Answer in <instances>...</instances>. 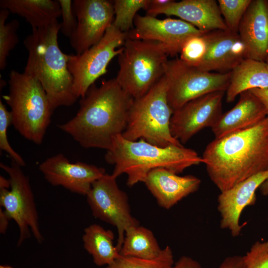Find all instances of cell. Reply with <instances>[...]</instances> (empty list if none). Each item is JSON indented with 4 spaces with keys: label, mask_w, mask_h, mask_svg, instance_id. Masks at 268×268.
Listing matches in <instances>:
<instances>
[{
    "label": "cell",
    "mask_w": 268,
    "mask_h": 268,
    "mask_svg": "<svg viewBox=\"0 0 268 268\" xmlns=\"http://www.w3.org/2000/svg\"><path fill=\"white\" fill-rule=\"evenodd\" d=\"M134 98L120 86L116 78L95 84L80 100L76 115L58 126L86 148L109 150L114 138L125 130Z\"/></svg>",
    "instance_id": "1"
},
{
    "label": "cell",
    "mask_w": 268,
    "mask_h": 268,
    "mask_svg": "<svg viewBox=\"0 0 268 268\" xmlns=\"http://www.w3.org/2000/svg\"><path fill=\"white\" fill-rule=\"evenodd\" d=\"M208 175L221 192L268 170V118L257 125L215 138L202 155Z\"/></svg>",
    "instance_id": "2"
},
{
    "label": "cell",
    "mask_w": 268,
    "mask_h": 268,
    "mask_svg": "<svg viewBox=\"0 0 268 268\" xmlns=\"http://www.w3.org/2000/svg\"><path fill=\"white\" fill-rule=\"evenodd\" d=\"M60 29L57 20L47 26L32 29L24 40L28 53L24 72L41 83L53 112L60 106L72 105L78 99L73 91L67 54L59 47Z\"/></svg>",
    "instance_id": "3"
},
{
    "label": "cell",
    "mask_w": 268,
    "mask_h": 268,
    "mask_svg": "<svg viewBox=\"0 0 268 268\" xmlns=\"http://www.w3.org/2000/svg\"><path fill=\"white\" fill-rule=\"evenodd\" d=\"M105 159L114 165L113 176L117 178L127 175L129 187L143 182L147 174L154 169L164 168L179 174L189 167L203 163L197 152L183 145L160 147L142 139L130 141L122 134L114 138Z\"/></svg>",
    "instance_id": "4"
},
{
    "label": "cell",
    "mask_w": 268,
    "mask_h": 268,
    "mask_svg": "<svg viewBox=\"0 0 268 268\" xmlns=\"http://www.w3.org/2000/svg\"><path fill=\"white\" fill-rule=\"evenodd\" d=\"M8 84L3 98L10 108L12 125L28 140L41 144L53 113L46 92L39 81L24 72L12 70Z\"/></svg>",
    "instance_id": "5"
},
{
    "label": "cell",
    "mask_w": 268,
    "mask_h": 268,
    "mask_svg": "<svg viewBox=\"0 0 268 268\" xmlns=\"http://www.w3.org/2000/svg\"><path fill=\"white\" fill-rule=\"evenodd\" d=\"M118 56L116 79L134 99L145 95L164 75L169 49L159 42L127 38Z\"/></svg>",
    "instance_id": "6"
},
{
    "label": "cell",
    "mask_w": 268,
    "mask_h": 268,
    "mask_svg": "<svg viewBox=\"0 0 268 268\" xmlns=\"http://www.w3.org/2000/svg\"><path fill=\"white\" fill-rule=\"evenodd\" d=\"M173 113L167 100V84L164 75L145 95L134 99L122 135L130 141L142 139L160 147L182 146L170 132Z\"/></svg>",
    "instance_id": "7"
},
{
    "label": "cell",
    "mask_w": 268,
    "mask_h": 268,
    "mask_svg": "<svg viewBox=\"0 0 268 268\" xmlns=\"http://www.w3.org/2000/svg\"><path fill=\"white\" fill-rule=\"evenodd\" d=\"M8 175L10 188L0 187V205L9 220H14L19 230L17 246L32 234L38 243L44 237L29 179L21 167L12 161L10 165L0 163Z\"/></svg>",
    "instance_id": "8"
},
{
    "label": "cell",
    "mask_w": 268,
    "mask_h": 268,
    "mask_svg": "<svg viewBox=\"0 0 268 268\" xmlns=\"http://www.w3.org/2000/svg\"><path fill=\"white\" fill-rule=\"evenodd\" d=\"M164 75L167 84V100L173 112L187 102L215 91H226L231 71H206L190 66L179 58L168 60Z\"/></svg>",
    "instance_id": "9"
},
{
    "label": "cell",
    "mask_w": 268,
    "mask_h": 268,
    "mask_svg": "<svg viewBox=\"0 0 268 268\" xmlns=\"http://www.w3.org/2000/svg\"><path fill=\"white\" fill-rule=\"evenodd\" d=\"M127 38L113 24L101 40L80 54H67V67L73 79V91L83 98L90 87L107 72L111 61L122 52Z\"/></svg>",
    "instance_id": "10"
},
{
    "label": "cell",
    "mask_w": 268,
    "mask_h": 268,
    "mask_svg": "<svg viewBox=\"0 0 268 268\" xmlns=\"http://www.w3.org/2000/svg\"><path fill=\"white\" fill-rule=\"evenodd\" d=\"M116 179L112 174H105L93 183L86 196L92 215L116 227V246L120 251L125 232L139 223L132 216L128 196L119 188Z\"/></svg>",
    "instance_id": "11"
},
{
    "label": "cell",
    "mask_w": 268,
    "mask_h": 268,
    "mask_svg": "<svg viewBox=\"0 0 268 268\" xmlns=\"http://www.w3.org/2000/svg\"><path fill=\"white\" fill-rule=\"evenodd\" d=\"M225 92L219 91L208 93L175 110L170 123L173 137L181 143H185L204 128H212L222 114Z\"/></svg>",
    "instance_id": "12"
},
{
    "label": "cell",
    "mask_w": 268,
    "mask_h": 268,
    "mask_svg": "<svg viewBox=\"0 0 268 268\" xmlns=\"http://www.w3.org/2000/svg\"><path fill=\"white\" fill-rule=\"evenodd\" d=\"M72 7L77 19L70 44L80 54L98 43L114 21L113 1L74 0Z\"/></svg>",
    "instance_id": "13"
},
{
    "label": "cell",
    "mask_w": 268,
    "mask_h": 268,
    "mask_svg": "<svg viewBox=\"0 0 268 268\" xmlns=\"http://www.w3.org/2000/svg\"><path fill=\"white\" fill-rule=\"evenodd\" d=\"M205 33L181 19L168 18L161 20L137 14L134 19V27L127 35L131 39L162 43L169 49L171 57H173L180 53L183 45L190 37Z\"/></svg>",
    "instance_id": "14"
},
{
    "label": "cell",
    "mask_w": 268,
    "mask_h": 268,
    "mask_svg": "<svg viewBox=\"0 0 268 268\" xmlns=\"http://www.w3.org/2000/svg\"><path fill=\"white\" fill-rule=\"evenodd\" d=\"M39 170L51 185L84 196L88 193L93 183L106 174L104 168L94 165L71 163L62 153L43 161Z\"/></svg>",
    "instance_id": "15"
},
{
    "label": "cell",
    "mask_w": 268,
    "mask_h": 268,
    "mask_svg": "<svg viewBox=\"0 0 268 268\" xmlns=\"http://www.w3.org/2000/svg\"><path fill=\"white\" fill-rule=\"evenodd\" d=\"M268 178V170L221 192L217 198V209L220 215L221 228L228 230L233 237L240 235L242 228L239 223L240 215L246 207L255 204L256 191Z\"/></svg>",
    "instance_id": "16"
},
{
    "label": "cell",
    "mask_w": 268,
    "mask_h": 268,
    "mask_svg": "<svg viewBox=\"0 0 268 268\" xmlns=\"http://www.w3.org/2000/svg\"><path fill=\"white\" fill-rule=\"evenodd\" d=\"M146 12V15L153 17L161 14L177 16L205 33L228 30L215 0H171L164 5L149 8Z\"/></svg>",
    "instance_id": "17"
},
{
    "label": "cell",
    "mask_w": 268,
    "mask_h": 268,
    "mask_svg": "<svg viewBox=\"0 0 268 268\" xmlns=\"http://www.w3.org/2000/svg\"><path fill=\"white\" fill-rule=\"evenodd\" d=\"M205 36L207 51L197 68L206 71L226 73L247 58L245 47L238 33L217 30L206 33Z\"/></svg>",
    "instance_id": "18"
},
{
    "label": "cell",
    "mask_w": 268,
    "mask_h": 268,
    "mask_svg": "<svg viewBox=\"0 0 268 268\" xmlns=\"http://www.w3.org/2000/svg\"><path fill=\"white\" fill-rule=\"evenodd\" d=\"M143 183L159 205L169 209L197 191L201 180L193 175L181 176L166 168H158L150 171Z\"/></svg>",
    "instance_id": "19"
},
{
    "label": "cell",
    "mask_w": 268,
    "mask_h": 268,
    "mask_svg": "<svg viewBox=\"0 0 268 268\" xmlns=\"http://www.w3.org/2000/svg\"><path fill=\"white\" fill-rule=\"evenodd\" d=\"M238 34L247 58L266 62L268 57V0H252L240 22Z\"/></svg>",
    "instance_id": "20"
},
{
    "label": "cell",
    "mask_w": 268,
    "mask_h": 268,
    "mask_svg": "<svg viewBox=\"0 0 268 268\" xmlns=\"http://www.w3.org/2000/svg\"><path fill=\"white\" fill-rule=\"evenodd\" d=\"M267 117L266 108L260 99L250 90L239 94L237 103L222 113L211 128L215 138L252 128Z\"/></svg>",
    "instance_id": "21"
},
{
    "label": "cell",
    "mask_w": 268,
    "mask_h": 268,
    "mask_svg": "<svg viewBox=\"0 0 268 268\" xmlns=\"http://www.w3.org/2000/svg\"><path fill=\"white\" fill-rule=\"evenodd\" d=\"M268 88V64L246 58L231 70L226 92L227 103H231L241 92L254 88Z\"/></svg>",
    "instance_id": "22"
},
{
    "label": "cell",
    "mask_w": 268,
    "mask_h": 268,
    "mask_svg": "<svg viewBox=\"0 0 268 268\" xmlns=\"http://www.w3.org/2000/svg\"><path fill=\"white\" fill-rule=\"evenodd\" d=\"M0 7L24 18L32 29L51 25L61 16L58 0H0Z\"/></svg>",
    "instance_id": "23"
},
{
    "label": "cell",
    "mask_w": 268,
    "mask_h": 268,
    "mask_svg": "<svg viewBox=\"0 0 268 268\" xmlns=\"http://www.w3.org/2000/svg\"><path fill=\"white\" fill-rule=\"evenodd\" d=\"M82 239L84 248L97 266H107L120 256L119 250L114 245L113 232L98 224H93L86 227Z\"/></svg>",
    "instance_id": "24"
},
{
    "label": "cell",
    "mask_w": 268,
    "mask_h": 268,
    "mask_svg": "<svg viewBox=\"0 0 268 268\" xmlns=\"http://www.w3.org/2000/svg\"><path fill=\"white\" fill-rule=\"evenodd\" d=\"M161 251L151 231L137 225L125 232L120 254L123 256L153 259L158 257Z\"/></svg>",
    "instance_id": "25"
},
{
    "label": "cell",
    "mask_w": 268,
    "mask_h": 268,
    "mask_svg": "<svg viewBox=\"0 0 268 268\" xmlns=\"http://www.w3.org/2000/svg\"><path fill=\"white\" fill-rule=\"evenodd\" d=\"M115 18L113 25L127 34L134 27V19L140 9L146 10L150 0H115L113 1Z\"/></svg>",
    "instance_id": "26"
},
{
    "label": "cell",
    "mask_w": 268,
    "mask_h": 268,
    "mask_svg": "<svg viewBox=\"0 0 268 268\" xmlns=\"http://www.w3.org/2000/svg\"><path fill=\"white\" fill-rule=\"evenodd\" d=\"M174 256L172 249L167 246L159 255L153 259L120 256L105 268H173Z\"/></svg>",
    "instance_id": "27"
},
{
    "label": "cell",
    "mask_w": 268,
    "mask_h": 268,
    "mask_svg": "<svg viewBox=\"0 0 268 268\" xmlns=\"http://www.w3.org/2000/svg\"><path fill=\"white\" fill-rule=\"evenodd\" d=\"M10 13L6 9L0 10V69L3 70L7 65V58L10 52L19 42L17 31L19 23L16 19L6 22Z\"/></svg>",
    "instance_id": "28"
},
{
    "label": "cell",
    "mask_w": 268,
    "mask_h": 268,
    "mask_svg": "<svg viewBox=\"0 0 268 268\" xmlns=\"http://www.w3.org/2000/svg\"><path fill=\"white\" fill-rule=\"evenodd\" d=\"M252 0H218V4L225 23L230 31L238 33L242 18Z\"/></svg>",
    "instance_id": "29"
},
{
    "label": "cell",
    "mask_w": 268,
    "mask_h": 268,
    "mask_svg": "<svg viewBox=\"0 0 268 268\" xmlns=\"http://www.w3.org/2000/svg\"><path fill=\"white\" fill-rule=\"evenodd\" d=\"M205 34L193 36L186 41L180 52L181 61L192 67H198L200 66L207 51Z\"/></svg>",
    "instance_id": "30"
},
{
    "label": "cell",
    "mask_w": 268,
    "mask_h": 268,
    "mask_svg": "<svg viewBox=\"0 0 268 268\" xmlns=\"http://www.w3.org/2000/svg\"><path fill=\"white\" fill-rule=\"evenodd\" d=\"M12 124V116L5 105L0 100V149L6 152L17 164L24 166L25 163L22 157L11 146L7 135L8 127Z\"/></svg>",
    "instance_id": "31"
},
{
    "label": "cell",
    "mask_w": 268,
    "mask_h": 268,
    "mask_svg": "<svg viewBox=\"0 0 268 268\" xmlns=\"http://www.w3.org/2000/svg\"><path fill=\"white\" fill-rule=\"evenodd\" d=\"M243 258L246 268H268V241L256 242Z\"/></svg>",
    "instance_id": "32"
},
{
    "label": "cell",
    "mask_w": 268,
    "mask_h": 268,
    "mask_svg": "<svg viewBox=\"0 0 268 268\" xmlns=\"http://www.w3.org/2000/svg\"><path fill=\"white\" fill-rule=\"evenodd\" d=\"M61 10L62 22L61 23L60 31L69 38L76 30L77 19L72 7L71 0H58Z\"/></svg>",
    "instance_id": "33"
},
{
    "label": "cell",
    "mask_w": 268,
    "mask_h": 268,
    "mask_svg": "<svg viewBox=\"0 0 268 268\" xmlns=\"http://www.w3.org/2000/svg\"><path fill=\"white\" fill-rule=\"evenodd\" d=\"M218 268H246L243 256H233L227 257Z\"/></svg>",
    "instance_id": "34"
},
{
    "label": "cell",
    "mask_w": 268,
    "mask_h": 268,
    "mask_svg": "<svg viewBox=\"0 0 268 268\" xmlns=\"http://www.w3.org/2000/svg\"><path fill=\"white\" fill-rule=\"evenodd\" d=\"M173 268H202L200 264L191 257H181L176 263Z\"/></svg>",
    "instance_id": "35"
},
{
    "label": "cell",
    "mask_w": 268,
    "mask_h": 268,
    "mask_svg": "<svg viewBox=\"0 0 268 268\" xmlns=\"http://www.w3.org/2000/svg\"><path fill=\"white\" fill-rule=\"evenodd\" d=\"M249 90L257 96L263 104L268 118V88L265 89L254 88Z\"/></svg>",
    "instance_id": "36"
},
{
    "label": "cell",
    "mask_w": 268,
    "mask_h": 268,
    "mask_svg": "<svg viewBox=\"0 0 268 268\" xmlns=\"http://www.w3.org/2000/svg\"><path fill=\"white\" fill-rule=\"evenodd\" d=\"M9 219L6 215L3 210L0 207V232L4 234L7 230Z\"/></svg>",
    "instance_id": "37"
},
{
    "label": "cell",
    "mask_w": 268,
    "mask_h": 268,
    "mask_svg": "<svg viewBox=\"0 0 268 268\" xmlns=\"http://www.w3.org/2000/svg\"><path fill=\"white\" fill-rule=\"evenodd\" d=\"M259 189L262 195L268 197V178L261 184Z\"/></svg>",
    "instance_id": "38"
},
{
    "label": "cell",
    "mask_w": 268,
    "mask_h": 268,
    "mask_svg": "<svg viewBox=\"0 0 268 268\" xmlns=\"http://www.w3.org/2000/svg\"><path fill=\"white\" fill-rule=\"evenodd\" d=\"M0 268H14L12 267L7 265H0Z\"/></svg>",
    "instance_id": "39"
},
{
    "label": "cell",
    "mask_w": 268,
    "mask_h": 268,
    "mask_svg": "<svg viewBox=\"0 0 268 268\" xmlns=\"http://www.w3.org/2000/svg\"><path fill=\"white\" fill-rule=\"evenodd\" d=\"M266 62L268 64V58L267 59L266 61Z\"/></svg>",
    "instance_id": "40"
},
{
    "label": "cell",
    "mask_w": 268,
    "mask_h": 268,
    "mask_svg": "<svg viewBox=\"0 0 268 268\" xmlns=\"http://www.w3.org/2000/svg\"></svg>",
    "instance_id": "41"
}]
</instances>
